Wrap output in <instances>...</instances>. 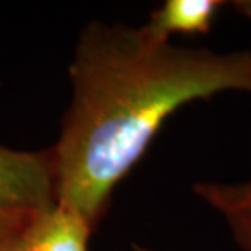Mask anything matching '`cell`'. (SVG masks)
Wrapping results in <instances>:
<instances>
[{
	"label": "cell",
	"mask_w": 251,
	"mask_h": 251,
	"mask_svg": "<svg viewBox=\"0 0 251 251\" xmlns=\"http://www.w3.org/2000/svg\"><path fill=\"white\" fill-rule=\"evenodd\" d=\"M69 75L72 101L52 147L56 198L95 230L173 113L224 92L251 95V51L179 48L142 26L90 22Z\"/></svg>",
	"instance_id": "cell-1"
},
{
	"label": "cell",
	"mask_w": 251,
	"mask_h": 251,
	"mask_svg": "<svg viewBox=\"0 0 251 251\" xmlns=\"http://www.w3.org/2000/svg\"><path fill=\"white\" fill-rule=\"evenodd\" d=\"M57 202L52 149L17 150L0 145V212Z\"/></svg>",
	"instance_id": "cell-2"
},
{
	"label": "cell",
	"mask_w": 251,
	"mask_h": 251,
	"mask_svg": "<svg viewBox=\"0 0 251 251\" xmlns=\"http://www.w3.org/2000/svg\"><path fill=\"white\" fill-rule=\"evenodd\" d=\"M93 228L82 215L54 202L20 215L18 251H88Z\"/></svg>",
	"instance_id": "cell-3"
},
{
	"label": "cell",
	"mask_w": 251,
	"mask_h": 251,
	"mask_svg": "<svg viewBox=\"0 0 251 251\" xmlns=\"http://www.w3.org/2000/svg\"><path fill=\"white\" fill-rule=\"evenodd\" d=\"M193 193L215 210L242 251H251V181L196 183Z\"/></svg>",
	"instance_id": "cell-4"
},
{
	"label": "cell",
	"mask_w": 251,
	"mask_h": 251,
	"mask_svg": "<svg viewBox=\"0 0 251 251\" xmlns=\"http://www.w3.org/2000/svg\"><path fill=\"white\" fill-rule=\"evenodd\" d=\"M224 5L222 0H167L142 28L160 41H170L172 34H207Z\"/></svg>",
	"instance_id": "cell-5"
},
{
	"label": "cell",
	"mask_w": 251,
	"mask_h": 251,
	"mask_svg": "<svg viewBox=\"0 0 251 251\" xmlns=\"http://www.w3.org/2000/svg\"><path fill=\"white\" fill-rule=\"evenodd\" d=\"M23 210H5L0 212V251H18L17 245V233L20 215Z\"/></svg>",
	"instance_id": "cell-6"
},
{
	"label": "cell",
	"mask_w": 251,
	"mask_h": 251,
	"mask_svg": "<svg viewBox=\"0 0 251 251\" xmlns=\"http://www.w3.org/2000/svg\"><path fill=\"white\" fill-rule=\"evenodd\" d=\"M232 5L235 12H238L245 18L251 20V0H237V2H232Z\"/></svg>",
	"instance_id": "cell-7"
},
{
	"label": "cell",
	"mask_w": 251,
	"mask_h": 251,
	"mask_svg": "<svg viewBox=\"0 0 251 251\" xmlns=\"http://www.w3.org/2000/svg\"><path fill=\"white\" fill-rule=\"evenodd\" d=\"M134 251H152V250H149L145 247H139V245H134Z\"/></svg>",
	"instance_id": "cell-8"
}]
</instances>
